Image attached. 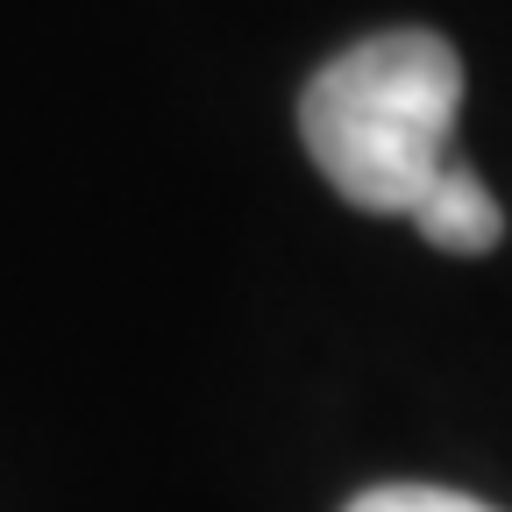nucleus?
I'll return each mask as SVG.
<instances>
[{
	"instance_id": "obj_1",
	"label": "nucleus",
	"mask_w": 512,
	"mask_h": 512,
	"mask_svg": "<svg viewBox=\"0 0 512 512\" xmlns=\"http://www.w3.org/2000/svg\"><path fill=\"white\" fill-rule=\"evenodd\" d=\"M463 114V57L434 29H384L335 50L299 93V136L349 207L413 214L448 164Z\"/></svg>"
},
{
	"instance_id": "obj_2",
	"label": "nucleus",
	"mask_w": 512,
	"mask_h": 512,
	"mask_svg": "<svg viewBox=\"0 0 512 512\" xmlns=\"http://www.w3.org/2000/svg\"><path fill=\"white\" fill-rule=\"evenodd\" d=\"M406 221H413L434 249H448V256H484V249H498V235H505V214H498V200H491V185H484L477 171H463L456 157L427 178V192L413 200Z\"/></svg>"
},
{
	"instance_id": "obj_3",
	"label": "nucleus",
	"mask_w": 512,
	"mask_h": 512,
	"mask_svg": "<svg viewBox=\"0 0 512 512\" xmlns=\"http://www.w3.org/2000/svg\"><path fill=\"white\" fill-rule=\"evenodd\" d=\"M342 512H498V505L463 498V491H441V484H370Z\"/></svg>"
}]
</instances>
